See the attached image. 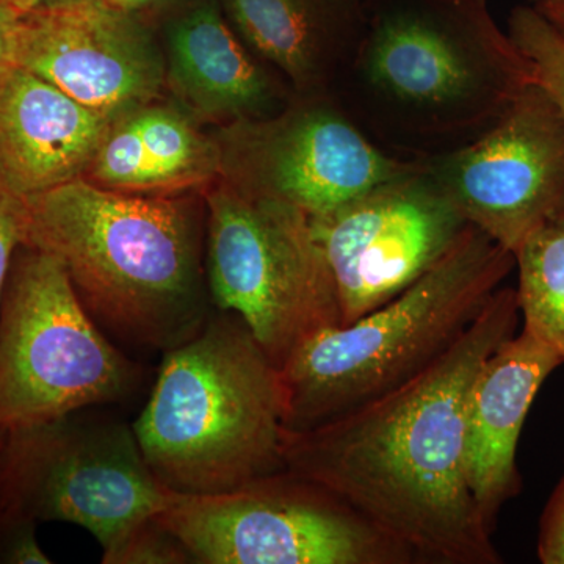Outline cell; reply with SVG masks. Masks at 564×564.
Instances as JSON below:
<instances>
[{"instance_id": "6da1fadb", "label": "cell", "mask_w": 564, "mask_h": 564, "mask_svg": "<svg viewBox=\"0 0 564 564\" xmlns=\"http://www.w3.org/2000/svg\"><path fill=\"white\" fill-rule=\"evenodd\" d=\"M519 322L516 288L502 285L417 377L313 429L284 430L285 470L350 505L419 564L502 563L467 481V400Z\"/></svg>"}, {"instance_id": "7a4b0ae2", "label": "cell", "mask_w": 564, "mask_h": 564, "mask_svg": "<svg viewBox=\"0 0 564 564\" xmlns=\"http://www.w3.org/2000/svg\"><path fill=\"white\" fill-rule=\"evenodd\" d=\"M17 202L22 245L57 258L93 318L172 350L210 317L199 231L187 204L79 177Z\"/></svg>"}, {"instance_id": "3957f363", "label": "cell", "mask_w": 564, "mask_h": 564, "mask_svg": "<svg viewBox=\"0 0 564 564\" xmlns=\"http://www.w3.org/2000/svg\"><path fill=\"white\" fill-rule=\"evenodd\" d=\"M132 429L152 474L172 492H228L281 473V370L239 315L218 311L165 351Z\"/></svg>"}, {"instance_id": "277c9868", "label": "cell", "mask_w": 564, "mask_h": 564, "mask_svg": "<svg viewBox=\"0 0 564 564\" xmlns=\"http://www.w3.org/2000/svg\"><path fill=\"white\" fill-rule=\"evenodd\" d=\"M514 269L513 252L467 226L410 288L292 352L280 369L285 430L313 429L417 377L477 321Z\"/></svg>"}, {"instance_id": "5b68a950", "label": "cell", "mask_w": 564, "mask_h": 564, "mask_svg": "<svg viewBox=\"0 0 564 564\" xmlns=\"http://www.w3.org/2000/svg\"><path fill=\"white\" fill-rule=\"evenodd\" d=\"M207 210L210 300L242 318L278 369L311 337L340 326L310 214L232 180L209 193Z\"/></svg>"}, {"instance_id": "8992f818", "label": "cell", "mask_w": 564, "mask_h": 564, "mask_svg": "<svg viewBox=\"0 0 564 564\" xmlns=\"http://www.w3.org/2000/svg\"><path fill=\"white\" fill-rule=\"evenodd\" d=\"M22 247L0 304V432L120 402L140 377L99 332L63 263Z\"/></svg>"}, {"instance_id": "52a82bcc", "label": "cell", "mask_w": 564, "mask_h": 564, "mask_svg": "<svg viewBox=\"0 0 564 564\" xmlns=\"http://www.w3.org/2000/svg\"><path fill=\"white\" fill-rule=\"evenodd\" d=\"M155 519L192 563L419 564L350 505L289 470L228 492H172Z\"/></svg>"}, {"instance_id": "ba28073f", "label": "cell", "mask_w": 564, "mask_h": 564, "mask_svg": "<svg viewBox=\"0 0 564 564\" xmlns=\"http://www.w3.org/2000/svg\"><path fill=\"white\" fill-rule=\"evenodd\" d=\"M82 413L6 432L0 513L84 527L104 552L161 513L172 491L152 474L132 426Z\"/></svg>"}, {"instance_id": "9c48e42d", "label": "cell", "mask_w": 564, "mask_h": 564, "mask_svg": "<svg viewBox=\"0 0 564 564\" xmlns=\"http://www.w3.org/2000/svg\"><path fill=\"white\" fill-rule=\"evenodd\" d=\"M311 221L336 285L340 326L410 288L469 226L443 185L417 166Z\"/></svg>"}, {"instance_id": "30bf717a", "label": "cell", "mask_w": 564, "mask_h": 564, "mask_svg": "<svg viewBox=\"0 0 564 564\" xmlns=\"http://www.w3.org/2000/svg\"><path fill=\"white\" fill-rule=\"evenodd\" d=\"M469 225L518 251L564 214V118L529 82L480 140L430 166Z\"/></svg>"}, {"instance_id": "8fae6325", "label": "cell", "mask_w": 564, "mask_h": 564, "mask_svg": "<svg viewBox=\"0 0 564 564\" xmlns=\"http://www.w3.org/2000/svg\"><path fill=\"white\" fill-rule=\"evenodd\" d=\"M9 17L13 65L107 120L148 106L165 84L166 61L150 31L107 0H47Z\"/></svg>"}, {"instance_id": "7c38bea8", "label": "cell", "mask_w": 564, "mask_h": 564, "mask_svg": "<svg viewBox=\"0 0 564 564\" xmlns=\"http://www.w3.org/2000/svg\"><path fill=\"white\" fill-rule=\"evenodd\" d=\"M367 73L399 101L429 111L497 117L530 80L529 66L485 0H462V21L399 13L375 32Z\"/></svg>"}, {"instance_id": "4fadbf2b", "label": "cell", "mask_w": 564, "mask_h": 564, "mask_svg": "<svg viewBox=\"0 0 564 564\" xmlns=\"http://www.w3.org/2000/svg\"><path fill=\"white\" fill-rule=\"evenodd\" d=\"M229 180L310 214H326L413 166L373 147L351 122L323 107L267 121L237 122Z\"/></svg>"}, {"instance_id": "5bb4252c", "label": "cell", "mask_w": 564, "mask_h": 564, "mask_svg": "<svg viewBox=\"0 0 564 564\" xmlns=\"http://www.w3.org/2000/svg\"><path fill=\"white\" fill-rule=\"evenodd\" d=\"M111 122L11 65L0 74V187L24 199L87 176Z\"/></svg>"}, {"instance_id": "9a60e30c", "label": "cell", "mask_w": 564, "mask_h": 564, "mask_svg": "<svg viewBox=\"0 0 564 564\" xmlns=\"http://www.w3.org/2000/svg\"><path fill=\"white\" fill-rule=\"evenodd\" d=\"M563 364L521 329L475 377L467 400V481L491 532L505 505L521 492L518 445L527 415L545 380Z\"/></svg>"}, {"instance_id": "2e32d148", "label": "cell", "mask_w": 564, "mask_h": 564, "mask_svg": "<svg viewBox=\"0 0 564 564\" xmlns=\"http://www.w3.org/2000/svg\"><path fill=\"white\" fill-rule=\"evenodd\" d=\"M223 152L172 107L143 106L111 122L87 180L109 191L159 195L206 184Z\"/></svg>"}, {"instance_id": "e0dca14e", "label": "cell", "mask_w": 564, "mask_h": 564, "mask_svg": "<svg viewBox=\"0 0 564 564\" xmlns=\"http://www.w3.org/2000/svg\"><path fill=\"white\" fill-rule=\"evenodd\" d=\"M166 46V79L196 113L239 122L269 106V80L226 24L217 0H203L177 18Z\"/></svg>"}, {"instance_id": "ac0fdd59", "label": "cell", "mask_w": 564, "mask_h": 564, "mask_svg": "<svg viewBox=\"0 0 564 564\" xmlns=\"http://www.w3.org/2000/svg\"><path fill=\"white\" fill-rule=\"evenodd\" d=\"M223 9L252 50L296 85L314 79L321 41L306 0H223Z\"/></svg>"}, {"instance_id": "d6986e66", "label": "cell", "mask_w": 564, "mask_h": 564, "mask_svg": "<svg viewBox=\"0 0 564 564\" xmlns=\"http://www.w3.org/2000/svg\"><path fill=\"white\" fill-rule=\"evenodd\" d=\"M514 259L522 329L564 362V214L530 234Z\"/></svg>"}, {"instance_id": "ffe728a7", "label": "cell", "mask_w": 564, "mask_h": 564, "mask_svg": "<svg viewBox=\"0 0 564 564\" xmlns=\"http://www.w3.org/2000/svg\"><path fill=\"white\" fill-rule=\"evenodd\" d=\"M508 36L529 66L530 80L543 88L564 118V35L536 7L519 6L508 20Z\"/></svg>"}, {"instance_id": "44dd1931", "label": "cell", "mask_w": 564, "mask_h": 564, "mask_svg": "<svg viewBox=\"0 0 564 564\" xmlns=\"http://www.w3.org/2000/svg\"><path fill=\"white\" fill-rule=\"evenodd\" d=\"M106 564L192 563L184 545L158 521L150 518L133 525L110 549L102 552Z\"/></svg>"}, {"instance_id": "7402d4cb", "label": "cell", "mask_w": 564, "mask_h": 564, "mask_svg": "<svg viewBox=\"0 0 564 564\" xmlns=\"http://www.w3.org/2000/svg\"><path fill=\"white\" fill-rule=\"evenodd\" d=\"M0 563H52L36 538V522L0 513Z\"/></svg>"}, {"instance_id": "603a6c76", "label": "cell", "mask_w": 564, "mask_h": 564, "mask_svg": "<svg viewBox=\"0 0 564 564\" xmlns=\"http://www.w3.org/2000/svg\"><path fill=\"white\" fill-rule=\"evenodd\" d=\"M536 552L543 564H564V474L541 516Z\"/></svg>"}, {"instance_id": "cb8c5ba5", "label": "cell", "mask_w": 564, "mask_h": 564, "mask_svg": "<svg viewBox=\"0 0 564 564\" xmlns=\"http://www.w3.org/2000/svg\"><path fill=\"white\" fill-rule=\"evenodd\" d=\"M18 247H22V236L17 202L0 187V304Z\"/></svg>"}, {"instance_id": "d4e9b609", "label": "cell", "mask_w": 564, "mask_h": 564, "mask_svg": "<svg viewBox=\"0 0 564 564\" xmlns=\"http://www.w3.org/2000/svg\"><path fill=\"white\" fill-rule=\"evenodd\" d=\"M532 3L564 35V0H536Z\"/></svg>"}, {"instance_id": "484cf974", "label": "cell", "mask_w": 564, "mask_h": 564, "mask_svg": "<svg viewBox=\"0 0 564 564\" xmlns=\"http://www.w3.org/2000/svg\"><path fill=\"white\" fill-rule=\"evenodd\" d=\"M13 65L11 61L10 17L0 9V74Z\"/></svg>"}, {"instance_id": "4316f807", "label": "cell", "mask_w": 564, "mask_h": 564, "mask_svg": "<svg viewBox=\"0 0 564 564\" xmlns=\"http://www.w3.org/2000/svg\"><path fill=\"white\" fill-rule=\"evenodd\" d=\"M47 0H0V9L13 14L28 13Z\"/></svg>"}, {"instance_id": "83f0119b", "label": "cell", "mask_w": 564, "mask_h": 564, "mask_svg": "<svg viewBox=\"0 0 564 564\" xmlns=\"http://www.w3.org/2000/svg\"><path fill=\"white\" fill-rule=\"evenodd\" d=\"M111 6L117 7V9H121L124 11H133L143 9V7L150 6V3L154 2V0H107Z\"/></svg>"}, {"instance_id": "f1b7e54d", "label": "cell", "mask_w": 564, "mask_h": 564, "mask_svg": "<svg viewBox=\"0 0 564 564\" xmlns=\"http://www.w3.org/2000/svg\"><path fill=\"white\" fill-rule=\"evenodd\" d=\"M3 440H6V432H0V454H2Z\"/></svg>"}, {"instance_id": "f546056e", "label": "cell", "mask_w": 564, "mask_h": 564, "mask_svg": "<svg viewBox=\"0 0 564 564\" xmlns=\"http://www.w3.org/2000/svg\"><path fill=\"white\" fill-rule=\"evenodd\" d=\"M530 2H536V0H530Z\"/></svg>"}]
</instances>
